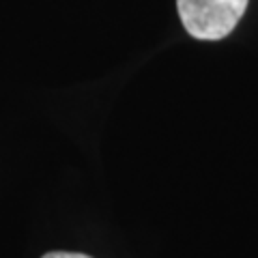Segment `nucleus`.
<instances>
[{"mask_svg": "<svg viewBox=\"0 0 258 258\" xmlns=\"http://www.w3.org/2000/svg\"><path fill=\"white\" fill-rule=\"evenodd\" d=\"M249 0H176L183 28L200 41L228 37L243 18Z\"/></svg>", "mask_w": 258, "mask_h": 258, "instance_id": "obj_1", "label": "nucleus"}, {"mask_svg": "<svg viewBox=\"0 0 258 258\" xmlns=\"http://www.w3.org/2000/svg\"><path fill=\"white\" fill-rule=\"evenodd\" d=\"M43 258H91V256L78 254V252H50V254H45Z\"/></svg>", "mask_w": 258, "mask_h": 258, "instance_id": "obj_2", "label": "nucleus"}]
</instances>
